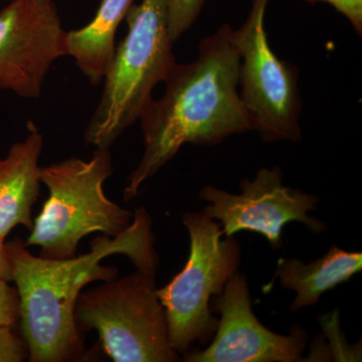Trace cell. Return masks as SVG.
I'll return each mask as SVG.
<instances>
[{
  "instance_id": "6da1fadb",
  "label": "cell",
  "mask_w": 362,
  "mask_h": 362,
  "mask_svg": "<svg viewBox=\"0 0 362 362\" xmlns=\"http://www.w3.org/2000/svg\"><path fill=\"white\" fill-rule=\"evenodd\" d=\"M152 218L145 207L134 211L131 225L120 235H101L90 242L87 254L70 259H45L28 251L25 242L6 244L13 281L20 299V320L30 362L82 361L86 349L76 324V303L93 282L118 276L115 267L101 265L114 255L127 257L136 270L157 273Z\"/></svg>"
},
{
  "instance_id": "7a4b0ae2",
  "label": "cell",
  "mask_w": 362,
  "mask_h": 362,
  "mask_svg": "<svg viewBox=\"0 0 362 362\" xmlns=\"http://www.w3.org/2000/svg\"><path fill=\"white\" fill-rule=\"evenodd\" d=\"M239 52L233 28L223 25L202 40L197 59L175 64L160 99H152L140 117L144 152L130 173L124 199L132 201L140 188L185 144H218L235 134L254 130L240 99Z\"/></svg>"
},
{
  "instance_id": "3957f363",
  "label": "cell",
  "mask_w": 362,
  "mask_h": 362,
  "mask_svg": "<svg viewBox=\"0 0 362 362\" xmlns=\"http://www.w3.org/2000/svg\"><path fill=\"white\" fill-rule=\"evenodd\" d=\"M128 32L116 47L104 78L103 93L85 130V141L110 148L137 122L152 101V92L165 82L175 66L168 30V0H142L125 18Z\"/></svg>"
},
{
  "instance_id": "277c9868",
  "label": "cell",
  "mask_w": 362,
  "mask_h": 362,
  "mask_svg": "<svg viewBox=\"0 0 362 362\" xmlns=\"http://www.w3.org/2000/svg\"><path fill=\"white\" fill-rule=\"evenodd\" d=\"M113 173L108 148L96 149L90 160L71 156L40 168V183L49 197L33 221L26 246L40 247L42 258L70 259L77 256L78 244L90 233H122L134 213L105 194V181Z\"/></svg>"
},
{
  "instance_id": "5b68a950",
  "label": "cell",
  "mask_w": 362,
  "mask_h": 362,
  "mask_svg": "<svg viewBox=\"0 0 362 362\" xmlns=\"http://www.w3.org/2000/svg\"><path fill=\"white\" fill-rule=\"evenodd\" d=\"M156 280V273L136 270L81 293L74 312L78 330L96 331L115 362L180 361Z\"/></svg>"
},
{
  "instance_id": "8992f818",
  "label": "cell",
  "mask_w": 362,
  "mask_h": 362,
  "mask_svg": "<svg viewBox=\"0 0 362 362\" xmlns=\"http://www.w3.org/2000/svg\"><path fill=\"white\" fill-rule=\"evenodd\" d=\"M182 223L189 235V255L185 268L157 289L168 319L169 340L178 354L194 342L213 339L218 319L211 309V297L225 290L240 265V243L225 237L220 223L204 211L185 213Z\"/></svg>"
},
{
  "instance_id": "52a82bcc",
  "label": "cell",
  "mask_w": 362,
  "mask_h": 362,
  "mask_svg": "<svg viewBox=\"0 0 362 362\" xmlns=\"http://www.w3.org/2000/svg\"><path fill=\"white\" fill-rule=\"evenodd\" d=\"M269 2L252 0L246 21L233 30L240 59V96L264 142H299L302 99L298 71L271 49L265 28Z\"/></svg>"
},
{
  "instance_id": "ba28073f",
  "label": "cell",
  "mask_w": 362,
  "mask_h": 362,
  "mask_svg": "<svg viewBox=\"0 0 362 362\" xmlns=\"http://www.w3.org/2000/svg\"><path fill=\"white\" fill-rule=\"evenodd\" d=\"M242 194H233L206 185L199 199L209 202L204 213L220 223L225 237L240 232L259 233L273 249L282 247V232L290 223H301L311 232L325 230L322 221L309 213L316 211L319 199L283 185V173L279 166L262 168L252 180L240 182Z\"/></svg>"
},
{
  "instance_id": "9c48e42d",
  "label": "cell",
  "mask_w": 362,
  "mask_h": 362,
  "mask_svg": "<svg viewBox=\"0 0 362 362\" xmlns=\"http://www.w3.org/2000/svg\"><path fill=\"white\" fill-rule=\"evenodd\" d=\"M65 37L52 0H11L0 11V89L37 99Z\"/></svg>"
},
{
  "instance_id": "30bf717a",
  "label": "cell",
  "mask_w": 362,
  "mask_h": 362,
  "mask_svg": "<svg viewBox=\"0 0 362 362\" xmlns=\"http://www.w3.org/2000/svg\"><path fill=\"white\" fill-rule=\"evenodd\" d=\"M221 314L211 344L199 351L187 352V362H296L302 361L308 334L295 326L289 335L265 327L252 309L249 285L235 272L225 290L213 300Z\"/></svg>"
},
{
  "instance_id": "8fae6325",
  "label": "cell",
  "mask_w": 362,
  "mask_h": 362,
  "mask_svg": "<svg viewBox=\"0 0 362 362\" xmlns=\"http://www.w3.org/2000/svg\"><path fill=\"white\" fill-rule=\"evenodd\" d=\"M25 137L11 145L0 157V242L16 226L32 230L33 206L40 189L39 161L44 148V135L33 121L26 124Z\"/></svg>"
},
{
  "instance_id": "7c38bea8",
  "label": "cell",
  "mask_w": 362,
  "mask_h": 362,
  "mask_svg": "<svg viewBox=\"0 0 362 362\" xmlns=\"http://www.w3.org/2000/svg\"><path fill=\"white\" fill-rule=\"evenodd\" d=\"M361 269V252L345 251L332 245L324 256L308 264L297 258L279 259L272 283L279 278L283 288L296 292L290 306V311L296 312L313 306L324 293L347 282Z\"/></svg>"
},
{
  "instance_id": "4fadbf2b",
  "label": "cell",
  "mask_w": 362,
  "mask_h": 362,
  "mask_svg": "<svg viewBox=\"0 0 362 362\" xmlns=\"http://www.w3.org/2000/svg\"><path fill=\"white\" fill-rule=\"evenodd\" d=\"M134 0H102L96 16L87 25L66 32V56L90 85L103 83L116 52V33Z\"/></svg>"
},
{
  "instance_id": "5bb4252c",
  "label": "cell",
  "mask_w": 362,
  "mask_h": 362,
  "mask_svg": "<svg viewBox=\"0 0 362 362\" xmlns=\"http://www.w3.org/2000/svg\"><path fill=\"white\" fill-rule=\"evenodd\" d=\"M206 0H168V30L173 42L194 25Z\"/></svg>"
},
{
  "instance_id": "9a60e30c",
  "label": "cell",
  "mask_w": 362,
  "mask_h": 362,
  "mask_svg": "<svg viewBox=\"0 0 362 362\" xmlns=\"http://www.w3.org/2000/svg\"><path fill=\"white\" fill-rule=\"evenodd\" d=\"M0 279V327H14L20 320V299L16 288Z\"/></svg>"
},
{
  "instance_id": "2e32d148",
  "label": "cell",
  "mask_w": 362,
  "mask_h": 362,
  "mask_svg": "<svg viewBox=\"0 0 362 362\" xmlns=\"http://www.w3.org/2000/svg\"><path fill=\"white\" fill-rule=\"evenodd\" d=\"M28 356L25 339L18 337L13 327H0V362H23Z\"/></svg>"
},
{
  "instance_id": "e0dca14e",
  "label": "cell",
  "mask_w": 362,
  "mask_h": 362,
  "mask_svg": "<svg viewBox=\"0 0 362 362\" xmlns=\"http://www.w3.org/2000/svg\"><path fill=\"white\" fill-rule=\"evenodd\" d=\"M307 1H323L331 4L338 13H342L354 26L356 32L362 33V0H307Z\"/></svg>"
},
{
  "instance_id": "ac0fdd59",
  "label": "cell",
  "mask_w": 362,
  "mask_h": 362,
  "mask_svg": "<svg viewBox=\"0 0 362 362\" xmlns=\"http://www.w3.org/2000/svg\"><path fill=\"white\" fill-rule=\"evenodd\" d=\"M0 279L11 282L13 281V270L7 255L6 244L0 242Z\"/></svg>"
}]
</instances>
